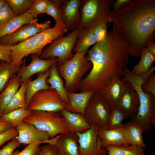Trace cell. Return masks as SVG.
Listing matches in <instances>:
<instances>
[{"label":"cell","mask_w":155,"mask_h":155,"mask_svg":"<svg viewBox=\"0 0 155 155\" xmlns=\"http://www.w3.org/2000/svg\"><path fill=\"white\" fill-rule=\"evenodd\" d=\"M13 45H5L0 44V61L11 63V49Z\"/></svg>","instance_id":"42"},{"label":"cell","mask_w":155,"mask_h":155,"mask_svg":"<svg viewBox=\"0 0 155 155\" xmlns=\"http://www.w3.org/2000/svg\"><path fill=\"white\" fill-rule=\"evenodd\" d=\"M66 103L53 89L40 90L31 98L28 109L59 112L65 109Z\"/></svg>","instance_id":"10"},{"label":"cell","mask_w":155,"mask_h":155,"mask_svg":"<svg viewBox=\"0 0 155 155\" xmlns=\"http://www.w3.org/2000/svg\"><path fill=\"white\" fill-rule=\"evenodd\" d=\"M12 127L11 124L0 121V133L4 132Z\"/></svg>","instance_id":"46"},{"label":"cell","mask_w":155,"mask_h":155,"mask_svg":"<svg viewBox=\"0 0 155 155\" xmlns=\"http://www.w3.org/2000/svg\"><path fill=\"white\" fill-rule=\"evenodd\" d=\"M124 125V124L122 123L119 126L112 129H100L98 135L104 148L110 145H129L123 137Z\"/></svg>","instance_id":"22"},{"label":"cell","mask_w":155,"mask_h":155,"mask_svg":"<svg viewBox=\"0 0 155 155\" xmlns=\"http://www.w3.org/2000/svg\"><path fill=\"white\" fill-rule=\"evenodd\" d=\"M108 124V129H112L120 126L127 116L117 106L112 107Z\"/></svg>","instance_id":"35"},{"label":"cell","mask_w":155,"mask_h":155,"mask_svg":"<svg viewBox=\"0 0 155 155\" xmlns=\"http://www.w3.org/2000/svg\"><path fill=\"white\" fill-rule=\"evenodd\" d=\"M150 76L149 72L138 75L127 69L121 78L123 81L130 83L138 94L139 102L137 112L131 121L138 123L144 132L150 131L152 125H155V96L145 93L142 88V85L148 81Z\"/></svg>","instance_id":"3"},{"label":"cell","mask_w":155,"mask_h":155,"mask_svg":"<svg viewBox=\"0 0 155 155\" xmlns=\"http://www.w3.org/2000/svg\"><path fill=\"white\" fill-rule=\"evenodd\" d=\"M50 75L46 80L47 83L51 86L49 89H55L61 98L67 103L68 101L69 92L65 89L63 81L57 69V63L53 65L49 68Z\"/></svg>","instance_id":"27"},{"label":"cell","mask_w":155,"mask_h":155,"mask_svg":"<svg viewBox=\"0 0 155 155\" xmlns=\"http://www.w3.org/2000/svg\"><path fill=\"white\" fill-rule=\"evenodd\" d=\"M67 31L63 23L55 24L53 28L46 29L25 41L13 45L10 54L12 63L20 68L24 57L33 54L39 57L46 45L63 36Z\"/></svg>","instance_id":"4"},{"label":"cell","mask_w":155,"mask_h":155,"mask_svg":"<svg viewBox=\"0 0 155 155\" xmlns=\"http://www.w3.org/2000/svg\"><path fill=\"white\" fill-rule=\"evenodd\" d=\"M132 0H117L113 4V9L111 14L126 7L129 5Z\"/></svg>","instance_id":"44"},{"label":"cell","mask_w":155,"mask_h":155,"mask_svg":"<svg viewBox=\"0 0 155 155\" xmlns=\"http://www.w3.org/2000/svg\"><path fill=\"white\" fill-rule=\"evenodd\" d=\"M20 68L12 63L0 61V93L5 88L12 76Z\"/></svg>","instance_id":"32"},{"label":"cell","mask_w":155,"mask_h":155,"mask_svg":"<svg viewBox=\"0 0 155 155\" xmlns=\"http://www.w3.org/2000/svg\"><path fill=\"white\" fill-rule=\"evenodd\" d=\"M5 2V0H0V10Z\"/></svg>","instance_id":"48"},{"label":"cell","mask_w":155,"mask_h":155,"mask_svg":"<svg viewBox=\"0 0 155 155\" xmlns=\"http://www.w3.org/2000/svg\"><path fill=\"white\" fill-rule=\"evenodd\" d=\"M81 0H63L61 5L63 23L71 31L79 26V9Z\"/></svg>","instance_id":"16"},{"label":"cell","mask_w":155,"mask_h":155,"mask_svg":"<svg viewBox=\"0 0 155 155\" xmlns=\"http://www.w3.org/2000/svg\"><path fill=\"white\" fill-rule=\"evenodd\" d=\"M94 93L93 90L80 93H69L68 101L65 109L71 112L79 113L85 117L86 107Z\"/></svg>","instance_id":"19"},{"label":"cell","mask_w":155,"mask_h":155,"mask_svg":"<svg viewBox=\"0 0 155 155\" xmlns=\"http://www.w3.org/2000/svg\"><path fill=\"white\" fill-rule=\"evenodd\" d=\"M86 54L76 52L71 59L57 65L58 73L64 79V86L69 93L79 90L82 76L92 68V63L86 59Z\"/></svg>","instance_id":"5"},{"label":"cell","mask_w":155,"mask_h":155,"mask_svg":"<svg viewBox=\"0 0 155 155\" xmlns=\"http://www.w3.org/2000/svg\"><path fill=\"white\" fill-rule=\"evenodd\" d=\"M21 144L16 137L12 139L0 149V155H12L14 150L19 147Z\"/></svg>","instance_id":"40"},{"label":"cell","mask_w":155,"mask_h":155,"mask_svg":"<svg viewBox=\"0 0 155 155\" xmlns=\"http://www.w3.org/2000/svg\"><path fill=\"white\" fill-rule=\"evenodd\" d=\"M44 143L40 141H36L29 144L22 151L14 152L12 155H36L40 150V144Z\"/></svg>","instance_id":"37"},{"label":"cell","mask_w":155,"mask_h":155,"mask_svg":"<svg viewBox=\"0 0 155 155\" xmlns=\"http://www.w3.org/2000/svg\"><path fill=\"white\" fill-rule=\"evenodd\" d=\"M41 155H57L53 145L49 144L40 148Z\"/></svg>","instance_id":"45"},{"label":"cell","mask_w":155,"mask_h":155,"mask_svg":"<svg viewBox=\"0 0 155 155\" xmlns=\"http://www.w3.org/2000/svg\"><path fill=\"white\" fill-rule=\"evenodd\" d=\"M18 135L17 129L14 127L0 133V146L7 142L16 138Z\"/></svg>","instance_id":"41"},{"label":"cell","mask_w":155,"mask_h":155,"mask_svg":"<svg viewBox=\"0 0 155 155\" xmlns=\"http://www.w3.org/2000/svg\"><path fill=\"white\" fill-rule=\"evenodd\" d=\"M90 129L83 133H75L78 137L80 155H107L108 151L103 146L98 136L101 129L93 124Z\"/></svg>","instance_id":"11"},{"label":"cell","mask_w":155,"mask_h":155,"mask_svg":"<svg viewBox=\"0 0 155 155\" xmlns=\"http://www.w3.org/2000/svg\"><path fill=\"white\" fill-rule=\"evenodd\" d=\"M125 124L124 137L129 145H136L143 148L146 147L143 138V130L137 123L131 121Z\"/></svg>","instance_id":"23"},{"label":"cell","mask_w":155,"mask_h":155,"mask_svg":"<svg viewBox=\"0 0 155 155\" xmlns=\"http://www.w3.org/2000/svg\"><path fill=\"white\" fill-rule=\"evenodd\" d=\"M22 83L19 74H14L3 90L0 93V116L10 100L17 91Z\"/></svg>","instance_id":"26"},{"label":"cell","mask_w":155,"mask_h":155,"mask_svg":"<svg viewBox=\"0 0 155 155\" xmlns=\"http://www.w3.org/2000/svg\"><path fill=\"white\" fill-rule=\"evenodd\" d=\"M124 82L115 76L108 81L99 92L102 98L112 107L117 106L123 92Z\"/></svg>","instance_id":"17"},{"label":"cell","mask_w":155,"mask_h":155,"mask_svg":"<svg viewBox=\"0 0 155 155\" xmlns=\"http://www.w3.org/2000/svg\"><path fill=\"white\" fill-rule=\"evenodd\" d=\"M94 27L83 28L77 38L73 52L86 53L91 46L96 43L94 32Z\"/></svg>","instance_id":"25"},{"label":"cell","mask_w":155,"mask_h":155,"mask_svg":"<svg viewBox=\"0 0 155 155\" xmlns=\"http://www.w3.org/2000/svg\"><path fill=\"white\" fill-rule=\"evenodd\" d=\"M63 1L62 0H48L45 13L52 16L56 24L63 23L61 11V5Z\"/></svg>","instance_id":"33"},{"label":"cell","mask_w":155,"mask_h":155,"mask_svg":"<svg viewBox=\"0 0 155 155\" xmlns=\"http://www.w3.org/2000/svg\"><path fill=\"white\" fill-rule=\"evenodd\" d=\"M38 20L27 11L24 14L0 24V39L3 36L11 34L23 25L37 22Z\"/></svg>","instance_id":"21"},{"label":"cell","mask_w":155,"mask_h":155,"mask_svg":"<svg viewBox=\"0 0 155 155\" xmlns=\"http://www.w3.org/2000/svg\"><path fill=\"white\" fill-rule=\"evenodd\" d=\"M30 57L31 61L29 64L26 66V59H24L18 73L20 76L22 83L28 80L35 74L45 72L53 65L57 63L59 61L57 58L50 60L43 59L34 54L30 55Z\"/></svg>","instance_id":"14"},{"label":"cell","mask_w":155,"mask_h":155,"mask_svg":"<svg viewBox=\"0 0 155 155\" xmlns=\"http://www.w3.org/2000/svg\"><path fill=\"white\" fill-rule=\"evenodd\" d=\"M115 0H81L79 9V26L84 28L94 27L109 22L111 7Z\"/></svg>","instance_id":"6"},{"label":"cell","mask_w":155,"mask_h":155,"mask_svg":"<svg viewBox=\"0 0 155 155\" xmlns=\"http://www.w3.org/2000/svg\"><path fill=\"white\" fill-rule=\"evenodd\" d=\"M112 108L98 92H94L86 107L85 117L90 125L95 124L101 129H108Z\"/></svg>","instance_id":"9"},{"label":"cell","mask_w":155,"mask_h":155,"mask_svg":"<svg viewBox=\"0 0 155 155\" xmlns=\"http://www.w3.org/2000/svg\"><path fill=\"white\" fill-rule=\"evenodd\" d=\"M84 28L79 26L67 36H62L53 40L44 49L40 58L44 60L57 58L59 60L57 65L61 64L67 59H71L74 55L73 50L78 36Z\"/></svg>","instance_id":"8"},{"label":"cell","mask_w":155,"mask_h":155,"mask_svg":"<svg viewBox=\"0 0 155 155\" xmlns=\"http://www.w3.org/2000/svg\"><path fill=\"white\" fill-rule=\"evenodd\" d=\"M16 17L14 12L6 1L0 10V24Z\"/></svg>","instance_id":"39"},{"label":"cell","mask_w":155,"mask_h":155,"mask_svg":"<svg viewBox=\"0 0 155 155\" xmlns=\"http://www.w3.org/2000/svg\"><path fill=\"white\" fill-rule=\"evenodd\" d=\"M50 75L49 68L44 73H39L36 78L31 81L27 80V86L25 95L26 101L28 107L33 96L38 91L49 88L50 86L46 82V80Z\"/></svg>","instance_id":"24"},{"label":"cell","mask_w":155,"mask_h":155,"mask_svg":"<svg viewBox=\"0 0 155 155\" xmlns=\"http://www.w3.org/2000/svg\"><path fill=\"white\" fill-rule=\"evenodd\" d=\"M130 50L127 40L113 24L111 30L108 32L106 39L96 43L88 52L86 59L92 63V67L80 82L81 92L93 90L99 92L114 77H123L129 62Z\"/></svg>","instance_id":"1"},{"label":"cell","mask_w":155,"mask_h":155,"mask_svg":"<svg viewBox=\"0 0 155 155\" xmlns=\"http://www.w3.org/2000/svg\"><path fill=\"white\" fill-rule=\"evenodd\" d=\"M27 80L22 83L17 91L5 107L2 115L8 113L20 108L27 109L25 98Z\"/></svg>","instance_id":"28"},{"label":"cell","mask_w":155,"mask_h":155,"mask_svg":"<svg viewBox=\"0 0 155 155\" xmlns=\"http://www.w3.org/2000/svg\"><path fill=\"white\" fill-rule=\"evenodd\" d=\"M48 1V0H34L27 11L36 18L38 15L45 13Z\"/></svg>","instance_id":"36"},{"label":"cell","mask_w":155,"mask_h":155,"mask_svg":"<svg viewBox=\"0 0 155 155\" xmlns=\"http://www.w3.org/2000/svg\"><path fill=\"white\" fill-rule=\"evenodd\" d=\"M146 48L152 54L155 55V42L152 41L149 43Z\"/></svg>","instance_id":"47"},{"label":"cell","mask_w":155,"mask_h":155,"mask_svg":"<svg viewBox=\"0 0 155 155\" xmlns=\"http://www.w3.org/2000/svg\"><path fill=\"white\" fill-rule=\"evenodd\" d=\"M143 91L146 93H150L155 96V75L152 73L148 81L142 86Z\"/></svg>","instance_id":"43"},{"label":"cell","mask_w":155,"mask_h":155,"mask_svg":"<svg viewBox=\"0 0 155 155\" xmlns=\"http://www.w3.org/2000/svg\"><path fill=\"white\" fill-rule=\"evenodd\" d=\"M34 0H7L16 16H20L29 9Z\"/></svg>","instance_id":"34"},{"label":"cell","mask_w":155,"mask_h":155,"mask_svg":"<svg viewBox=\"0 0 155 155\" xmlns=\"http://www.w3.org/2000/svg\"><path fill=\"white\" fill-rule=\"evenodd\" d=\"M139 62L134 67L131 72L138 75L144 74L151 68L152 64L155 60V55L146 48L142 51Z\"/></svg>","instance_id":"30"},{"label":"cell","mask_w":155,"mask_h":155,"mask_svg":"<svg viewBox=\"0 0 155 155\" xmlns=\"http://www.w3.org/2000/svg\"><path fill=\"white\" fill-rule=\"evenodd\" d=\"M107 23L100 24L94 27V32L96 43H100L104 41L106 39L108 26Z\"/></svg>","instance_id":"38"},{"label":"cell","mask_w":155,"mask_h":155,"mask_svg":"<svg viewBox=\"0 0 155 155\" xmlns=\"http://www.w3.org/2000/svg\"><path fill=\"white\" fill-rule=\"evenodd\" d=\"M16 128L18 133L16 138L21 144H29L34 142L40 141L54 145L59 137L58 135L50 139L47 132L40 130L34 125L24 121Z\"/></svg>","instance_id":"13"},{"label":"cell","mask_w":155,"mask_h":155,"mask_svg":"<svg viewBox=\"0 0 155 155\" xmlns=\"http://www.w3.org/2000/svg\"><path fill=\"white\" fill-rule=\"evenodd\" d=\"M23 121L34 125L40 130L46 132L50 139L60 134L69 132L65 119L57 112L32 111Z\"/></svg>","instance_id":"7"},{"label":"cell","mask_w":155,"mask_h":155,"mask_svg":"<svg viewBox=\"0 0 155 155\" xmlns=\"http://www.w3.org/2000/svg\"><path fill=\"white\" fill-rule=\"evenodd\" d=\"M41 154H42L41 152L40 148V150L37 153L36 155H41Z\"/></svg>","instance_id":"49"},{"label":"cell","mask_w":155,"mask_h":155,"mask_svg":"<svg viewBox=\"0 0 155 155\" xmlns=\"http://www.w3.org/2000/svg\"><path fill=\"white\" fill-rule=\"evenodd\" d=\"M124 88L117 106L132 119L137 115L139 105L138 94L131 84L125 82Z\"/></svg>","instance_id":"15"},{"label":"cell","mask_w":155,"mask_h":155,"mask_svg":"<svg viewBox=\"0 0 155 155\" xmlns=\"http://www.w3.org/2000/svg\"><path fill=\"white\" fill-rule=\"evenodd\" d=\"M50 20L39 23L34 22L25 24L13 33L5 35L0 39V44L5 45H14L22 42L48 28Z\"/></svg>","instance_id":"12"},{"label":"cell","mask_w":155,"mask_h":155,"mask_svg":"<svg viewBox=\"0 0 155 155\" xmlns=\"http://www.w3.org/2000/svg\"><path fill=\"white\" fill-rule=\"evenodd\" d=\"M59 112L65 119L69 132L83 133L90 129V126L85 117L81 114L69 111L65 109Z\"/></svg>","instance_id":"20"},{"label":"cell","mask_w":155,"mask_h":155,"mask_svg":"<svg viewBox=\"0 0 155 155\" xmlns=\"http://www.w3.org/2000/svg\"><path fill=\"white\" fill-rule=\"evenodd\" d=\"M32 111L24 108H20L0 116V121L11 124L16 128L31 113Z\"/></svg>","instance_id":"31"},{"label":"cell","mask_w":155,"mask_h":155,"mask_svg":"<svg viewBox=\"0 0 155 155\" xmlns=\"http://www.w3.org/2000/svg\"><path fill=\"white\" fill-rule=\"evenodd\" d=\"M53 145L57 155H80L78 137L75 133L59 135Z\"/></svg>","instance_id":"18"},{"label":"cell","mask_w":155,"mask_h":155,"mask_svg":"<svg viewBox=\"0 0 155 155\" xmlns=\"http://www.w3.org/2000/svg\"><path fill=\"white\" fill-rule=\"evenodd\" d=\"M108 155H146L143 148L126 144L110 145L105 148Z\"/></svg>","instance_id":"29"},{"label":"cell","mask_w":155,"mask_h":155,"mask_svg":"<svg viewBox=\"0 0 155 155\" xmlns=\"http://www.w3.org/2000/svg\"><path fill=\"white\" fill-rule=\"evenodd\" d=\"M109 22L129 42V56H140L155 38V0H132L128 6L112 14Z\"/></svg>","instance_id":"2"}]
</instances>
